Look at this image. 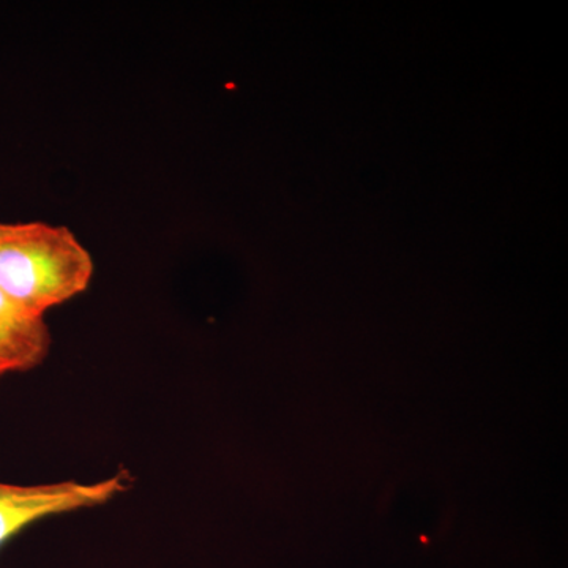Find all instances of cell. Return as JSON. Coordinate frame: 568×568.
<instances>
[{
    "label": "cell",
    "mask_w": 568,
    "mask_h": 568,
    "mask_svg": "<svg viewBox=\"0 0 568 568\" xmlns=\"http://www.w3.org/2000/svg\"><path fill=\"white\" fill-rule=\"evenodd\" d=\"M95 263L70 227L0 222V291L33 316L67 304L91 286Z\"/></svg>",
    "instance_id": "6da1fadb"
},
{
    "label": "cell",
    "mask_w": 568,
    "mask_h": 568,
    "mask_svg": "<svg viewBox=\"0 0 568 568\" xmlns=\"http://www.w3.org/2000/svg\"><path fill=\"white\" fill-rule=\"evenodd\" d=\"M130 485V473L114 474L92 484L63 480L13 485L0 481V548L40 519L104 506L125 493Z\"/></svg>",
    "instance_id": "7a4b0ae2"
},
{
    "label": "cell",
    "mask_w": 568,
    "mask_h": 568,
    "mask_svg": "<svg viewBox=\"0 0 568 568\" xmlns=\"http://www.w3.org/2000/svg\"><path fill=\"white\" fill-rule=\"evenodd\" d=\"M51 342L44 317L31 315L0 291V377L43 364Z\"/></svg>",
    "instance_id": "3957f363"
}]
</instances>
